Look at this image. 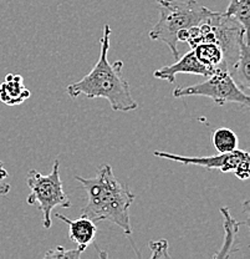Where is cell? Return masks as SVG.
I'll use <instances>...</instances> for the list:
<instances>
[{
	"label": "cell",
	"instance_id": "obj_1",
	"mask_svg": "<svg viewBox=\"0 0 250 259\" xmlns=\"http://www.w3.org/2000/svg\"><path fill=\"white\" fill-rule=\"evenodd\" d=\"M111 34V28L106 24L100 40L101 53L97 63L81 80L67 86L66 91L72 99L83 95L87 99L107 100L114 111H133L138 104L131 94L130 83L122 76L123 63L116 61L110 64L109 61Z\"/></svg>",
	"mask_w": 250,
	"mask_h": 259
},
{
	"label": "cell",
	"instance_id": "obj_2",
	"mask_svg": "<svg viewBox=\"0 0 250 259\" xmlns=\"http://www.w3.org/2000/svg\"><path fill=\"white\" fill-rule=\"evenodd\" d=\"M75 180L87 193V202L81 210V215L93 222L110 221L120 227L126 236L132 234L130 208L136 196L117 180L111 166L102 164L98 167L97 175L92 178L76 175Z\"/></svg>",
	"mask_w": 250,
	"mask_h": 259
},
{
	"label": "cell",
	"instance_id": "obj_3",
	"mask_svg": "<svg viewBox=\"0 0 250 259\" xmlns=\"http://www.w3.org/2000/svg\"><path fill=\"white\" fill-rule=\"evenodd\" d=\"M157 5L160 19L149 31V39L165 42L177 60L179 58L177 34L201 25L214 12L197 0H157Z\"/></svg>",
	"mask_w": 250,
	"mask_h": 259
},
{
	"label": "cell",
	"instance_id": "obj_4",
	"mask_svg": "<svg viewBox=\"0 0 250 259\" xmlns=\"http://www.w3.org/2000/svg\"><path fill=\"white\" fill-rule=\"evenodd\" d=\"M26 183L30 190V194L26 198L29 204H39V209L42 214V226L45 229H50L53 226L51 212L55 207L70 208L72 206L63 187L60 177V162L54 161L53 169L49 175H41L36 169H30L26 177Z\"/></svg>",
	"mask_w": 250,
	"mask_h": 259
},
{
	"label": "cell",
	"instance_id": "obj_5",
	"mask_svg": "<svg viewBox=\"0 0 250 259\" xmlns=\"http://www.w3.org/2000/svg\"><path fill=\"white\" fill-rule=\"evenodd\" d=\"M185 96H204L213 100L218 105L238 104L245 109L250 106L249 94H245L238 85L233 77L227 71L213 72L206 81L187 88H177L173 90V97Z\"/></svg>",
	"mask_w": 250,
	"mask_h": 259
},
{
	"label": "cell",
	"instance_id": "obj_6",
	"mask_svg": "<svg viewBox=\"0 0 250 259\" xmlns=\"http://www.w3.org/2000/svg\"><path fill=\"white\" fill-rule=\"evenodd\" d=\"M153 155L156 157L165 158L188 166H202L207 169H219L220 172H232L240 181H246L250 177V156L249 152L241 150H234L232 152L218 153L214 156H206V157H190V156L174 155V153L165 152V151H155Z\"/></svg>",
	"mask_w": 250,
	"mask_h": 259
},
{
	"label": "cell",
	"instance_id": "obj_7",
	"mask_svg": "<svg viewBox=\"0 0 250 259\" xmlns=\"http://www.w3.org/2000/svg\"><path fill=\"white\" fill-rule=\"evenodd\" d=\"M213 72H216L214 70H212L211 67L206 66L195 58L194 51L190 49L188 53H185L182 58L177 59V61L174 64L168 65V66H163L161 69L156 70L153 76L156 79L160 80H166L168 82L174 83L176 81V76L178 74H192V75H201V76L208 77L211 76Z\"/></svg>",
	"mask_w": 250,
	"mask_h": 259
},
{
	"label": "cell",
	"instance_id": "obj_8",
	"mask_svg": "<svg viewBox=\"0 0 250 259\" xmlns=\"http://www.w3.org/2000/svg\"><path fill=\"white\" fill-rule=\"evenodd\" d=\"M55 217L69 226V238L74 243H76L77 248H80L82 252H85L88 245L92 244L95 241L97 227L90 218L81 215L77 220H70L63 213H56Z\"/></svg>",
	"mask_w": 250,
	"mask_h": 259
},
{
	"label": "cell",
	"instance_id": "obj_9",
	"mask_svg": "<svg viewBox=\"0 0 250 259\" xmlns=\"http://www.w3.org/2000/svg\"><path fill=\"white\" fill-rule=\"evenodd\" d=\"M31 96V91L24 83V77L17 74H8L0 83V101L8 106L24 104Z\"/></svg>",
	"mask_w": 250,
	"mask_h": 259
},
{
	"label": "cell",
	"instance_id": "obj_10",
	"mask_svg": "<svg viewBox=\"0 0 250 259\" xmlns=\"http://www.w3.org/2000/svg\"><path fill=\"white\" fill-rule=\"evenodd\" d=\"M192 50L194 51L195 58L203 65L211 67L214 71H219V70L227 71L223 51L218 45L213 42H199Z\"/></svg>",
	"mask_w": 250,
	"mask_h": 259
},
{
	"label": "cell",
	"instance_id": "obj_11",
	"mask_svg": "<svg viewBox=\"0 0 250 259\" xmlns=\"http://www.w3.org/2000/svg\"><path fill=\"white\" fill-rule=\"evenodd\" d=\"M230 76L235 81L236 85L245 94H249L250 89V47L249 39L244 40L241 44L240 54L236 60Z\"/></svg>",
	"mask_w": 250,
	"mask_h": 259
},
{
	"label": "cell",
	"instance_id": "obj_12",
	"mask_svg": "<svg viewBox=\"0 0 250 259\" xmlns=\"http://www.w3.org/2000/svg\"><path fill=\"white\" fill-rule=\"evenodd\" d=\"M220 213L223 214V218H224V242H223L222 247H220V250L214 254V258H227L232 254L233 252H236L238 249L233 248L234 239H235V234L238 233L239 227L244 225L243 222H239L235 218H233L232 213H230V209L228 207H222L220 208Z\"/></svg>",
	"mask_w": 250,
	"mask_h": 259
},
{
	"label": "cell",
	"instance_id": "obj_13",
	"mask_svg": "<svg viewBox=\"0 0 250 259\" xmlns=\"http://www.w3.org/2000/svg\"><path fill=\"white\" fill-rule=\"evenodd\" d=\"M224 15L233 18L241 24L246 31H249L250 23V0H230Z\"/></svg>",
	"mask_w": 250,
	"mask_h": 259
},
{
	"label": "cell",
	"instance_id": "obj_14",
	"mask_svg": "<svg viewBox=\"0 0 250 259\" xmlns=\"http://www.w3.org/2000/svg\"><path fill=\"white\" fill-rule=\"evenodd\" d=\"M213 145L219 153L232 152L238 148V137L233 130L227 127L217 128L213 134Z\"/></svg>",
	"mask_w": 250,
	"mask_h": 259
},
{
	"label": "cell",
	"instance_id": "obj_15",
	"mask_svg": "<svg viewBox=\"0 0 250 259\" xmlns=\"http://www.w3.org/2000/svg\"><path fill=\"white\" fill-rule=\"evenodd\" d=\"M82 250L80 248H75V249H65L64 247H56L55 249H51L45 254V258H56V259H79L81 257Z\"/></svg>",
	"mask_w": 250,
	"mask_h": 259
},
{
	"label": "cell",
	"instance_id": "obj_16",
	"mask_svg": "<svg viewBox=\"0 0 250 259\" xmlns=\"http://www.w3.org/2000/svg\"><path fill=\"white\" fill-rule=\"evenodd\" d=\"M149 248L151 250H152L151 258H169L168 242H167L166 239L149 242Z\"/></svg>",
	"mask_w": 250,
	"mask_h": 259
},
{
	"label": "cell",
	"instance_id": "obj_17",
	"mask_svg": "<svg viewBox=\"0 0 250 259\" xmlns=\"http://www.w3.org/2000/svg\"><path fill=\"white\" fill-rule=\"evenodd\" d=\"M8 177H9V174L5 169L4 163L0 161V196H5V194L9 193L10 185L5 181Z\"/></svg>",
	"mask_w": 250,
	"mask_h": 259
}]
</instances>
